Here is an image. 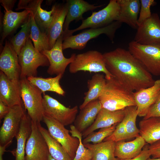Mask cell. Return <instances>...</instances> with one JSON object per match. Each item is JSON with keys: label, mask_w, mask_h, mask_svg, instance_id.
<instances>
[{"label": "cell", "mask_w": 160, "mask_h": 160, "mask_svg": "<svg viewBox=\"0 0 160 160\" xmlns=\"http://www.w3.org/2000/svg\"><path fill=\"white\" fill-rule=\"evenodd\" d=\"M103 55L112 76L130 90L135 92L154 84L152 75L128 50L118 48Z\"/></svg>", "instance_id": "1"}, {"label": "cell", "mask_w": 160, "mask_h": 160, "mask_svg": "<svg viewBox=\"0 0 160 160\" xmlns=\"http://www.w3.org/2000/svg\"><path fill=\"white\" fill-rule=\"evenodd\" d=\"M134 92L112 76L106 79L104 88L98 99L102 108L113 111L124 110L136 106Z\"/></svg>", "instance_id": "2"}, {"label": "cell", "mask_w": 160, "mask_h": 160, "mask_svg": "<svg viewBox=\"0 0 160 160\" xmlns=\"http://www.w3.org/2000/svg\"><path fill=\"white\" fill-rule=\"evenodd\" d=\"M20 96L28 114L32 121L40 123L44 115L42 92L27 78L19 81Z\"/></svg>", "instance_id": "3"}, {"label": "cell", "mask_w": 160, "mask_h": 160, "mask_svg": "<svg viewBox=\"0 0 160 160\" xmlns=\"http://www.w3.org/2000/svg\"><path fill=\"white\" fill-rule=\"evenodd\" d=\"M120 8L117 0H111L108 4L102 9L93 12L91 15L82 20V23L76 28L65 30L67 37L75 32L87 28H98L107 26L118 21Z\"/></svg>", "instance_id": "4"}, {"label": "cell", "mask_w": 160, "mask_h": 160, "mask_svg": "<svg viewBox=\"0 0 160 160\" xmlns=\"http://www.w3.org/2000/svg\"><path fill=\"white\" fill-rule=\"evenodd\" d=\"M80 71L103 72L106 79H110L112 76L106 67L103 54L96 50H89L76 55L69 65V71L75 73Z\"/></svg>", "instance_id": "5"}, {"label": "cell", "mask_w": 160, "mask_h": 160, "mask_svg": "<svg viewBox=\"0 0 160 160\" xmlns=\"http://www.w3.org/2000/svg\"><path fill=\"white\" fill-rule=\"evenodd\" d=\"M18 56L21 70L20 79L37 76L39 67L49 65L47 57L35 49L30 38Z\"/></svg>", "instance_id": "6"}, {"label": "cell", "mask_w": 160, "mask_h": 160, "mask_svg": "<svg viewBox=\"0 0 160 160\" xmlns=\"http://www.w3.org/2000/svg\"><path fill=\"white\" fill-rule=\"evenodd\" d=\"M121 24L118 21H115L104 27L90 28L76 35L70 36L64 40L62 44L63 50L68 48L82 50L85 48L89 41L102 34H105L113 41L115 33Z\"/></svg>", "instance_id": "7"}, {"label": "cell", "mask_w": 160, "mask_h": 160, "mask_svg": "<svg viewBox=\"0 0 160 160\" xmlns=\"http://www.w3.org/2000/svg\"><path fill=\"white\" fill-rule=\"evenodd\" d=\"M128 51L152 75L160 76V44L143 45L133 40Z\"/></svg>", "instance_id": "8"}, {"label": "cell", "mask_w": 160, "mask_h": 160, "mask_svg": "<svg viewBox=\"0 0 160 160\" xmlns=\"http://www.w3.org/2000/svg\"><path fill=\"white\" fill-rule=\"evenodd\" d=\"M50 135L62 146L73 160L76 155L79 141L69 134V130L53 118L44 115L42 121Z\"/></svg>", "instance_id": "9"}, {"label": "cell", "mask_w": 160, "mask_h": 160, "mask_svg": "<svg viewBox=\"0 0 160 160\" xmlns=\"http://www.w3.org/2000/svg\"><path fill=\"white\" fill-rule=\"evenodd\" d=\"M43 107L44 115L51 117L67 126L74 122L78 111V107H67L57 100L47 95L44 94Z\"/></svg>", "instance_id": "10"}, {"label": "cell", "mask_w": 160, "mask_h": 160, "mask_svg": "<svg viewBox=\"0 0 160 160\" xmlns=\"http://www.w3.org/2000/svg\"><path fill=\"white\" fill-rule=\"evenodd\" d=\"M65 38L63 31L52 48L41 52L48 59L49 65L47 73L51 75H63L67 66L74 60L76 54H72L69 58L65 57L63 53L62 44Z\"/></svg>", "instance_id": "11"}, {"label": "cell", "mask_w": 160, "mask_h": 160, "mask_svg": "<svg viewBox=\"0 0 160 160\" xmlns=\"http://www.w3.org/2000/svg\"><path fill=\"white\" fill-rule=\"evenodd\" d=\"M25 113L22 105L10 107L9 111L4 118L0 129V145L7 147L17 133L22 120Z\"/></svg>", "instance_id": "12"}, {"label": "cell", "mask_w": 160, "mask_h": 160, "mask_svg": "<svg viewBox=\"0 0 160 160\" xmlns=\"http://www.w3.org/2000/svg\"><path fill=\"white\" fill-rule=\"evenodd\" d=\"M38 123L31 121V132L27 141L25 160H47L49 154L47 144Z\"/></svg>", "instance_id": "13"}, {"label": "cell", "mask_w": 160, "mask_h": 160, "mask_svg": "<svg viewBox=\"0 0 160 160\" xmlns=\"http://www.w3.org/2000/svg\"><path fill=\"white\" fill-rule=\"evenodd\" d=\"M134 40L143 45L160 44V18L157 13L138 26Z\"/></svg>", "instance_id": "14"}, {"label": "cell", "mask_w": 160, "mask_h": 160, "mask_svg": "<svg viewBox=\"0 0 160 160\" xmlns=\"http://www.w3.org/2000/svg\"><path fill=\"white\" fill-rule=\"evenodd\" d=\"M0 69L9 80L19 83L21 70L18 55L7 40L0 54Z\"/></svg>", "instance_id": "15"}, {"label": "cell", "mask_w": 160, "mask_h": 160, "mask_svg": "<svg viewBox=\"0 0 160 160\" xmlns=\"http://www.w3.org/2000/svg\"><path fill=\"white\" fill-rule=\"evenodd\" d=\"M43 0H20L15 9L28 10L32 13L36 23L43 32L47 34L53 19L54 7L47 11L41 7Z\"/></svg>", "instance_id": "16"}, {"label": "cell", "mask_w": 160, "mask_h": 160, "mask_svg": "<svg viewBox=\"0 0 160 160\" xmlns=\"http://www.w3.org/2000/svg\"><path fill=\"white\" fill-rule=\"evenodd\" d=\"M134 95L138 116L144 117L160 95V79L151 87L135 91Z\"/></svg>", "instance_id": "17"}, {"label": "cell", "mask_w": 160, "mask_h": 160, "mask_svg": "<svg viewBox=\"0 0 160 160\" xmlns=\"http://www.w3.org/2000/svg\"><path fill=\"white\" fill-rule=\"evenodd\" d=\"M125 114V109L113 111L102 108L93 124L82 133V137L84 138L97 129L119 124L123 119Z\"/></svg>", "instance_id": "18"}, {"label": "cell", "mask_w": 160, "mask_h": 160, "mask_svg": "<svg viewBox=\"0 0 160 160\" xmlns=\"http://www.w3.org/2000/svg\"><path fill=\"white\" fill-rule=\"evenodd\" d=\"M0 100L10 107L16 105H23L19 83L9 80L1 71L0 72Z\"/></svg>", "instance_id": "19"}, {"label": "cell", "mask_w": 160, "mask_h": 160, "mask_svg": "<svg viewBox=\"0 0 160 160\" xmlns=\"http://www.w3.org/2000/svg\"><path fill=\"white\" fill-rule=\"evenodd\" d=\"M4 12L1 25V47L2 46L5 39L14 33L21 25L23 24L31 12L29 10L26 9L19 12H14L12 10H4Z\"/></svg>", "instance_id": "20"}, {"label": "cell", "mask_w": 160, "mask_h": 160, "mask_svg": "<svg viewBox=\"0 0 160 160\" xmlns=\"http://www.w3.org/2000/svg\"><path fill=\"white\" fill-rule=\"evenodd\" d=\"M53 6V19L47 33L50 49L63 31V26L68 11L66 3L56 4Z\"/></svg>", "instance_id": "21"}, {"label": "cell", "mask_w": 160, "mask_h": 160, "mask_svg": "<svg viewBox=\"0 0 160 160\" xmlns=\"http://www.w3.org/2000/svg\"><path fill=\"white\" fill-rule=\"evenodd\" d=\"M102 108L98 99L89 102L80 110L74 122V126L82 133L93 124Z\"/></svg>", "instance_id": "22"}, {"label": "cell", "mask_w": 160, "mask_h": 160, "mask_svg": "<svg viewBox=\"0 0 160 160\" xmlns=\"http://www.w3.org/2000/svg\"><path fill=\"white\" fill-rule=\"evenodd\" d=\"M68 11L63 25V30L69 29L71 23L74 20H83V14L85 12L92 11L102 6L91 4L83 0H67Z\"/></svg>", "instance_id": "23"}, {"label": "cell", "mask_w": 160, "mask_h": 160, "mask_svg": "<svg viewBox=\"0 0 160 160\" xmlns=\"http://www.w3.org/2000/svg\"><path fill=\"white\" fill-rule=\"evenodd\" d=\"M120 8L118 21L134 29L137 28V21L140 8L139 0H117Z\"/></svg>", "instance_id": "24"}, {"label": "cell", "mask_w": 160, "mask_h": 160, "mask_svg": "<svg viewBox=\"0 0 160 160\" xmlns=\"http://www.w3.org/2000/svg\"><path fill=\"white\" fill-rule=\"evenodd\" d=\"M146 143L140 136L129 141L116 142L115 156L119 159L135 158L140 153Z\"/></svg>", "instance_id": "25"}, {"label": "cell", "mask_w": 160, "mask_h": 160, "mask_svg": "<svg viewBox=\"0 0 160 160\" xmlns=\"http://www.w3.org/2000/svg\"><path fill=\"white\" fill-rule=\"evenodd\" d=\"M140 135L151 145L160 140V117L143 119L139 123Z\"/></svg>", "instance_id": "26"}, {"label": "cell", "mask_w": 160, "mask_h": 160, "mask_svg": "<svg viewBox=\"0 0 160 160\" xmlns=\"http://www.w3.org/2000/svg\"><path fill=\"white\" fill-rule=\"evenodd\" d=\"M31 132V120L28 114L25 113L15 137L17 140V147L15 152V160H25L26 143Z\"/></svg>", "instance_id": "27"}, {"label": "cell", "mask_w": 160, "mask_h": 160, "mask_svg": "<svg viewBox=\"0 0 160 160\" xmlns=\"http://www.w3.org/2000/svg\"><path fill=\"white\" fill-rule=\"evenodd\" d=\"M106 79L103 74L96 73L87 82V91L84 94L83 103L79 106L80 110L88 103L98 99L104 88Z\"/></svg>", "instance_id": "28"}, {"label": "cell", "mask_w": 160, "mask_h": 160, "mask_svg": "<svg viewBox=\"0 0 160 160\" xmlns=\"http://www.w3.org/2000/svg\"><path fill=\"white\" fill-rule=\"evenodd\" d=\"M116 142L109 140L97 144H84L91 151V160H119L115 156Z\"/></svg>", "instance_id": "29"}, {"label": "cell", "mask_w": 160, "mask_h": 160, "mask_svg": "<svg viewBox=\"0 0 160 160\" xmlns=\"http://www.w3.org/2000/svg\"><path fill=\"white\" fill-rule=\"evenodd\" d=\"M63 75L59 74L54 77L44 78L31 76L27 78L32 84L39 89L42 93L49 91L64 96L65 92L60 84V82Z\"/></svg>", "instance_id": "30"}, {"label": "cell", "mask_w": 160, "mask_h": 160, "mask_svg": "<svg viewBox=\"0 0 160 160\" xmlns=\"http://www.w3.org/2000/svg\"><path fill=\"white\" fill-rule=\"evenodd\" d=\"M39 130L47 144L51 156L56 160H72L62 145L50 134L48 130L38 123Z\"/></svg>", "instance_id": "31"}, {"label": "cell", "mask_w": 160, "mask_h": 160, "mask_svg": "<svg viewBox=\"0 0 160 160\" xmlns=\"http://www.w3.org/2000/svg\"><path fill=\"white\" fill-rule=\"evenodd\" d=\"M30 15L31 23L30 38L33 42L34 48L41 53L44 50L50 49L47 34L40 30L31 12Z\"/></svg>", "instance_id": "32"}, {"label": "cell", "mask_w": 160, "mask_h": 160, "mask_svg": "<svg viewBox=\"0 0 160 160\" xmlns=\"http://www.w3.org/2000/svg\"><path fill=\"white\" fill-rule=\"evenodd\" d=\"M31 23V19L30 13L26 21L21 25L20 30L13 36L9 41L12 47L18 55L30 38Z\"/></svg>", "instance_id": "33"}, {"label": "cell", "mask_w": 160, "mask_h": 160, "mask_svg": "<svg viewBox=\"0 0 160 160\" xmlns=\"http://www.w3.org/2000/svg\"><path fill=\"white\" fill-rule=\"evenodd\" d=\"M125 114L123 120L126 132L127 139L135 138L140 135L139 129L136 125L138 116L136 106H130L125 109Z\"/></svg>", "instance_id": "34"}, {"label": "cell", "mask_w": 160, "mask_h": 160, "mask_svg": "<svg viewBox=\"0 0 160 160\" xmlns=\"http://www.w3.org/2000/svg\"><path fill=\"white\" fill-rule=\"evenodd\" d=\"M70 128L69 132L71 135L78 138L79 141L76 155L72 160H91L92 155L91 151L85 147L82 143V133L78 131L73 125H71Z\"/></svg>", "instance_id": "35"}, {"label": "cell", "mask_w": 160, "mask_h": 160, "mask_svg": "<svg viewBox=\"0 0 160 160\" xmlns=\"http://www.w3.org/2000/svg\"><path fill=\"white\" fill-rule=\"evenodd\" d=\"M118 124H116L109 127L100 129L97 132H94L91 133L82 140L83 144L90 143L97 144L102 142L105 139L113 133Z\"/></svg>", "instance_id": "36"}, {"label": "cell", "mask_w": 160, "mask_h": 160, "mask_svg": "<svg viewBox=\"0 0 160 160\" xmlns=\"http://www.w3.org/2000/svg\"><path fill=\"white\" fill-rule=\"evenodd\" d=\"M140 1L141 6L137 21V27L145 20L151 17L152 15L151 7L156 4V2L154 0H140Z\"/></svg>", "instance_id": "37"}, {"label": "cell", "mask_w": 160, "mask_h": 160, "mask_svg": "<svg viewBox=\"0 0 160 160\" xmlns=\"http://www.w3.org/2000/svg\"><path fill=\"white\" fill-rule=\"evenodd\" d=\"M127 139L126 132L123 120L116 125L113 133L105 139L103 141L111 140L116 142Z\"/></svg>", "instance_id": "38"}, {"label": "cell", "mask_w": 160, "mask_h": 160, "mask_svg": "<svg viewBox=\"0 0 160 160\" xmlns=\"http://www.w3.org/2000/svg\"><path fill=\"white\" fill-rule=\"evenodd\" d=\"M152 117H160V95L156 102L149 108L143 119Z\"/></svg>", "instance_id": "39"}, {"label": "cell", "mask_w": 160, "mask_h": 160, "mask_svg": "<svg viewBox=\"0 0 160 160\" xmlns=\"http://www.w3.org/2000/svg\"><path fill=\"white\" fill-rule=\"evenodd\" d=\"M148 149L152 158H160V140L149 145Z\"/></svg>", "instance_id": "40"}, {"label": "cell", "mask_w": 160, "mask_h": 160, "mask_svg": "<svg viewBox=\"0 0 160 160\" xmlns=\"http://www.w3.org/2000/svg\"><path fill=\"white\" fill-rule=\"evenodd\" d=\"M148 145L145 146L140 153L135 158L119 159V160H147L151 156L148 149Z\"/></svg>", "instance_id": "41"}, {"label": "cell", "mask_w": 160, "mask_h": 160, "mask_svg": "<svg viewBox=\"0 0 160 160\" xmlns=\"http://www.w3.org/2000/svg\"><path fill=\"white\" fill-rule=\"evenodd\" d=\"M16 1V0H0V2L5 11H7L12 10Z\"/></svg>", "instance_id": "42"}, {"label": "cell", "mask_w": 160, "mask_h": 160, "mask_svg": "<svg viewBox=\"0 0 160 160\" xmlns=\"http://www.w3.org/2000/svg\"><path fill=\"white\" fill-rule=\"evenodd\" d=\"M10 107L0 100V119L4 118L9 111Z\"/></svg>", "instance_id": "43"}, {"label": "cell", "mask_w": 160, "mask_h": 160, "mask_svg": "<svg viewBox=\"0 0 160 160\" xmlns=\"http://www.w3.org/2000/svg\"><path fill=\"white\" fill-rule=\"evenodd\" d=\"M7 147L6 146H1L0 145V160H3V155L4 152L6 151V148Z\"/></svg>", "instance_id": "44"}, {"label": "cell", "mask_w": 160, "mask_h": 160, "mask_svg": "<svg viewBox=\"0 0 160 160\" xmlns=\"http://www.w3.org/2000/svg\"><path fill=\"white\" fill-rule=\"evenodd\" d=\"M47 160H56L53 158L49 154Z\"/></svg>", "instance_id": "45"}, {"label": "cell", "mask_w": 160, "mask_h": 160, "mask_svg": "<svg viewBox=\"0 0 160 160\" xmlns=\"http://www.w3.org/2000/svg\"><path fill=\"white\" fill-rule=\"evenodd\" d=\"M52 0H47L46 1V4L48 5H49L51 4L52 2Z\"/></svg>", "instance_id": "46"}, {"label": "cell", "mask_w": 160, "mask_h": 160, "mask_svg": "<svg viewBox=\"0 0 160 160\" xmlns=\"http://www.w3.org/2000/svg\"><path fill=\"white\" fill-rule=\"evenodd\" d=\"M147 160H160V158H151L150 157Z\"/></svg>", "instance_id": "47"}]
</instances>
